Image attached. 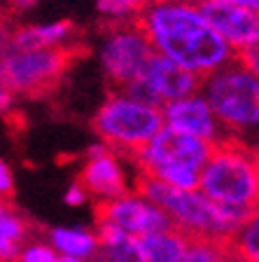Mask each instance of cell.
Returning a JSON list of instances; mask_svg holds the SVG:
<instances>
[{"label":"cell","mask_w":259,"mask_h":262,"mask_svg":"<svg viewBox=\"0 0 259 262\" xmlns=\"http://www.w3.org/2000/svg\"><path fill=\"white\" fill-rule=\"evenodd\" d=\"M138 21L154 45V52L201 77L238 56L196 0H150Z\"/></svg>","instance_id":"1"},{"label":"cell","mask_w":259,"mask_h":262,"mask_svg":"<svg viewBox=\"0 0 259 262\" xmlns=\"http://www.w3.org/2000/svg\"><path fill=\"white\" fill-rule=\"evenodd\" d=\"M135 190H140L154 204H159L171 218L173 227L182 229L192 239L231 241V236L250 215L248 208L224 206V204L213 202L201 187L182 190V187H173L161 178L147 173L135 176Z\"/></svg>","instance_id":"2"},{"label":"cell","mask_w":259,"mask_h":262,"mask_svg":"<svg viewBox=\"0 0 259 262\" xmlns=\"http://www.w3.org/2000/svg\"><path fill=\"white\" fill-rule=\"evenodd\" d=\"M199 187L213 202L236 208L259 206V150L254 143L224 138L215 143Z\"/></svg>","instance_id":"3"},{"label":"cell","mask_w":259,"mask_h":262,"mask_svg":"<svg viewBox=\"0 0 259 262\" xmlns=\"http://www.w3.org/2000/svg\"><path fill=\"white\" fill-rule=\"evenodd\" d=\"M213 147L215 143L163 124L152 141L131 155L129 162L138 173L161 178L173 187L196 190L201 183V171L213 155Z\"/></svg>","instance_id":"4"},{"label":"cell","mask_w":259,"mask_h":262,"mask_svg":"<svg viewBox=\"0 0 259 262\" xmlns=\"http://www.w3.org/2000/svg\"><path fill=\"white\" fill-rule=\"evenodd\" d=\"M201 92L210 101L227 138L250 141L259 136V75L238 56L205 75Z\"/></svg>","instance_id":"5"},{"label":"cell","mask_w":259,"mask_h":262,"mask_svg":"<svg viewBox=\"0 0 259 262\" xmlns=\"http://www.w3.org/2000/svg\"><path fill=\"white\" fill-rule=\"evenodd\" d=\"M91 126L96 138L131 157L163 126V110L126 89H110L93 113Z\"/></svg>","instance_id":"6"},{"label":"cell","mask_w":259,"mask_h":262,"mask_svg":"<svg viewBox=\"0 0 259 262\" xmlns=\"http://www.w3.org/2000/svg\"><path fill=\"white\" fill-rule=\"evenodd\" d=\"M73 61V47H40V49H3L0 84L14 96H40L59 84Z\"/></svg>","instance_id":"7"},{"label":"cell","mask_w":259,"mask_h":262,"mask_svg":"<svg viewBox=\"0 0 259 262\" xmlns=\"http://www.w3.org/2000/svg\"><path fill=\"white\" fill-rule=\"evenodd\" d=\"M154 56V45L140 21L108 24L98 42V63L112 89H126Z\"/></svg>","instance_id":"8"},{"label":"cell","mask_w":259,"mask_h":262,"mask_svg":"<svg viewBox=\"0 0 259 262\" xmlns=\"http://www.w3.org/2000/svg\"><path fill=\"white\" fill-rule=\"evenodd\" d=\"M124 157L126 155L117 152L114 147H110L101 138L86 147L77 180L89 190V194L96 204L110 202V199L126 194L135 187V176L138 173H129Z\"/></svg>","instance_id":"9"},{"label":"cell","mask_w":259,"mask_h":262,"mask_svg":"<svg viewBox=\"0 0 259 262\" xmlns=\"http://www.w3.org/2000/svg\"><path fill=\"white\" fill-rule=\"evenodd\" d=\"M201 84H203V77L201 75L192 73L184 66L175 63L168 56L154 52V56L145 66V71L140 73V77L135 82H131L129 87H126V92L143 98V101H147L152 105L163 108V105L175 101V98L201 92Z\"/></svg>","instance_id":"10"},{"label":"cell","mask_w":259,"mask_h":262,"mask_svg":"<svg viewBox=\"0 0 259 262\" xmlns=\"http://www.w3.org/2000/svg\"><path fill=\"white\" fill-rule=\"evenodd\" d=\"M96 223L114 225L138 236H147L173 227L166 211L135 187L110 202L96 204Z\"/></svg>","instance_id":"11"},{"label":"cell","mask_w":259,"mask_h":262,"mask_svg":"<svg viewBox=\"0 0 259 262\" xmlns=\"http://www.w3.org/2000/svg\"><path fill=\"white\" fill-rule=\"evenodd\" d=\"M161 110H163V124L182 131V134L203 138V141L210 143H220L227 138L224 126L217 120L215 110H213L210 101L205 98L203 92L175 98V101L163 105Z\"/></svg>","instance_id":"12"},{"label":"cell","mask_w":259,"mask_h":262,"mask_svg":"<svg viewBox=\"0 0 259 262\" xmlns=\"http://www.w3.org/2000/svg\"><path fill=\"white\" fill-rule=\"evenodd\" d=\"M203 10L210 19V24L217 28V33L236 52L245 49L259 38V14L243 5H238L236 0L208 3V5H203Z\"/></svg>","instance_id":"13"},{"label":"cell","mask_w":259,"mask_h":262,"mask_svg":"<svg viewBox=\"0 0 259 262\" xmlns=\"http://www.w3.org/2000/svg\"><path fill=\"white\" fill-rule=\"evenodd\" d=\"M77 40V26L70 19H56V21L40 24H16L7 31L3 26V49H40V47H73Z\"/></svg>","instance_id":"14"},{"label":"cell","mask_w":259,"mask_h":262,"mask_svg":"<svg viewBox=\"0 0 259 262\" xmlns=\"http://www.w3.org/2000/svg\"><path fill=\"white\" fill-rule=\"evenodd\" d=\"M96 227L101 239L96 262H147L143 236L108 223H96Z\"/></svg>","instance_id":"15"},{"label":"cell","mask_w":259,"mask_h":262,"mask_svg":"<svg viewBox=\"0 0 259 262\" xmlns=\"http://www.w3.org/2000/svg\"><path fill=\"white\" fill-rule=\"evenodd\" d=\"M47 239L52 241L61 255L77 257L84 262H96L101 239H98V229L82 227V225H59L47 232Z\"/></svg>","instance_id":"16"},{"label":"cell","mask_w":259,"mask_h":262,"mask_svg":"<svg viewBox=\"0 0 259 262\" xmlns=\"http://www.w3.org/2000/svg\"><path fill=\"white\" fill-rule=\"evenodd\" d=\"M31 239V223L21 211L3 199L0 206V257L3 262H14L16 253Z\"/></svg>","instance_id":"17"},{"label":"cell","mask_w":259,"mask_h":262,"mask_svg":"<svg viewBox=\"0 0 259 262\" xmlns=\"http://www.w3.org/2000/svg\"><path fill=\"white\" fill-rule=\"evenodd\" d=\"M189 241L192 236H187L182 229L168 227L143 236V248H145L147 262H182L187 255Z\"/></svg>","instance_id":"18"},{"label":"cell","mask_w":259,"mask_h":262,"mask_svg":"<svg viewBox=\"0 0 259 262\" xmlns=\"http://www.w3.org/2000/svg\"><path fill=\"white\" fill-rule=\"evenodd\" d=\"M229 244L238 255V260L259 262V206L250 211V215L241 225V229L231 236Z\"/></svg>","instance_id":"19"},{"label":"cell","mask_w":259,"mask_h":262,"mask_svg":"<svg viewBox=\"0 0 259 262\" xmlns=\"http://www.w3.org/2000/svg\"><path fill=\"white\" fill-rule=\"evenodd\" d=\"M182 262H238L231 244L222 239H192Z\"/></svg>","instance_id":"20"},{"label":"cell","mask_w":259,"mask_h":262,"mask_svg":"<svg viewBox=\"0 0 259 262\" xmlns=\"http://www.w3.org/2000/svg\"><path fill=\"white\" fill-rule=\"evenodd\" d=\"M150 0H96V12L108 24L138 21Z\"/></svg>","instance_id":"21"},{"label":"cell","mask_w":259,"mask_h":262,"mask_svg":"<svg viewBox=\"0 0 259 262\" xmlns=\"http://www.w3.org/2000/svg\"><path fill=\"white\" fill-rule=\"evenodd\" d=\"M61 253L56 251L49 239H28L16 253L14 262H59Z\"/></svg>","instance_id":"22"},{"label":"cell","mask_w":259,"mask_h":262,"mask_svg":"<svg viewBox=\"0 0 259 262\" xmlns=\"http://www.w3.org/2000/svg\"><path fill=\"white\" fill-rule=\"evenodd\" d=\"M91 199V194H89V190H86L84 185H82L80 180H75V183H70V185L65 187V192H63V202L68 204L70 208H80V206H84L86 202Z\"/></svg>","instance_id":"23"},{"label":"cell","mask_w":259,"mask_h":262,"mask_svg":"<svg viewBox=\"0 0 259 262\" xmlns=\"http://www.w3.org/2000/svg\"><path fill=\"white\" fill-rule=\"evenodd\" d=\"M12 192H14V171L7 162H0V194L7 199Z\"/></svg>","instance_id":"24"},{"label":"cell","mask_w":259,"mask_h":262,"mask_svg":"<svg viewBox=\"0 0 259 262\" xmlns=\"http://www.w3.org/2000/svg\"><path fill=\"white\" fill-rule=\"evenodd\" d=\"M238 59L243 61L245 66H250V68L259 75V38L254 40L252 45H248L245 49H241V52H238Z\"/></svg>","instance_id":"25"},{"label":"cell","mask_w":259,"mask_h":262,"mask_svg":"<svg viewBox=\"0 0 259 262\" xmlns=\"http://www.w3.org/2000/svg\"><path fill=\"white\" fill-rule=\"evenodd\" d=\"M40 3H44V0H7V7H10V12L14 16H21V14L33 12Z\"/></svg>","instance_id":"26"},{"label":"cell","mask_w":259,"mask_h":262,"mask_svg":"<svg viewBox=\"0 0 259 262\" xmlns=\"http://www.w3.org/2000/svg\"><path fill=\"white\" fill-rule=\"evenodd\" d=\"M238 5H243V7H248V10H252V12H257L259 14V0H236Z\"/></svg>","instance_id":"27"},{"label":"cell","mask_w":259,"mask_h":262,"mask_svg":"<svg viewBox=\"0 0 259 262\" xmlns=\"http://www.w3.org/2000/svg\"><path fill=\"white\" fill-rule=\"evenodd\" d=\"M59 262H84V260H77V257H68V255H61Z\"/></svg>","instance_id":"28"},{"label":"cell","mask_w":259,"mask_h":262,"mask_svg":"<svg viewBox=\"0 0 259 262\" xmlns=\"http://www.w3.org/2000/svg\"><path fill=\"white\" fill-rule=\"evenodd\" d=\"M196 3H201V5H208V3H224V0H196Z\"/></svg>","instance_id":"29"},{"label":"cell","mask_w":259,"mask_h":262,"mask_svg":"<svg viewBox=\"0 0 259 262\" xmlns=\"http://www.w3.org/2000/svg\"><path fill=\"white\" fill-rule=\"evenodd\" d=\"M254 145H257V150H259V141H257V143H254Z\"/></svg>","instance_id":"30"},{"label":"cell","mask_w":259,"mask_h":262,"mask_svg":"<svg viewBox=\"0 0 259 262\" xmlns=\"http://www.w3.org/2000/svg\"><path fill=\"white\" fill-rule=\"evenodd\" d=\"M238 262H248V260H238Z\"/></svg>","instance_id":"31"}]
</instances>
